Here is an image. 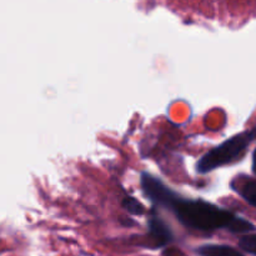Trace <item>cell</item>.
Here are the masks:
<instances>
[{
    "mask_svg": "<svg viewBox=\"0 0 256 256\" xmlns=\"http://www.w3.org/2000/svg\"><path fill=\"white\" fill-rule=\"evenodd\" d=\"M169 210L174 212L176 219L184 226L199 232H210L228 229L232 232L242 234L254 230V225L248 220L200 199H182L178 195L170 204Z\"/></svg>",
    "mask_w": 256,
    "mask_h": 256,
    "instance_id": "6da1fadb",
    "label": "cell"
},
{
    "mask_svg": "<svg viewBox=\"0 0 256 256\" xmlns=\"http://www.w3.org/2000/svg\"><path fill=\"white\" fill-rule=\"evenodd\" d=\"M255 136L256 132H244L225 140L219 146L208 152L198 162L196 172L199 174H206L216 168L236 162L245 154L248 146Z\"/></svg>",
    "mask_w": 256,
    "mask_h": 256,
    "instance_id": "7a4b0ae2",
    "label": "cell"
},
{
    "mask_svg": "<svg viewBox=\"0 0 256 256\" xmlns=\"http://www.w3.org/2000/svg\"><path fill=\"white\" fill-rule=\"evenodd\" d=\"M140 184H142V190L145 196L159 206L169 209L172 200L178 196L176 192H172L162 180L152 176L149 172H142L140 178Z\"/></svg>",
    "mask_w": 256,
    "mask_h": 256,
    "instance_id": "3957f363",
    "label": "cell"
},
{
    "mask_svg": "<svg viewBox=\"0 0 256 256\" xmlns=\"http://www.w3.org/2000/svg\"><path fill=\"white\" fill-rule=\"evenodd\" d=\"M148 229H149L150 240L155 248L165 246L172 240V232L169 225L155 212H152V216L148 222Z\"/></svg>",
    "mask_w": 256,
    "mask_h": 256,
    "instance_id": "277c9868",
    "label": "cell"
},
{
    "mask_svg": "<svg viewBox=\"0 0 256 256\" xmlns=\"http://www.w3.org/2000/svg\"><path fill=\"white\" fill-rule=\"evenodd\" d=\"M198 254L200 256H244L236 249L228 245H202L198 249Z\"/></svg>",
    "mask_w": 256,
    "mask_h": 256,
    "instance_id": "5b68a950",
    "label": "cell"
},
{
    "mask_svg": "<svg viewBox=\"0 0 256 256\" xmlns=\"http://www.w3.org/2000/svg\"><path fill=\"white\" fill-rule=\"evenodd\" d=\"M242 198L252 206H256V180H248L238 189Z\"/></svg>",
    "mask_w": 256,
    "mask_h": 256,
    "instance_id": "8992f818",
    "label": "cell"
},
{
    "mask_svg": "<svg viewBox=\"0 0 256 256\" xmlns=\"http://www.w3.org/2000/svg\"><path fill=\"white\" fill-rule=\"evenodd\" d=\"M122 206L132 215H142L145 212L144 205L139 200L135 199L134 196H130V195H126L122 199Z\"/></svg>",
    "mask_w": 256,
    "mask_h": 256,
    "instance_id": "52a82bcc",
    "label": "cell"
},
{
    "mask_svg": "<svg viewBox=\"0 0 256 256\" xmlns=\"http://www.w3.org/2000/svg\"><path fill=\"white\" fill-rule=\"evenodd\" d=\"M240 248L246 252L256 256V234L244 235L239 242Z\"/></svg>",
    "mask_w": 256,
    "mask_h": 256,
    "instance_id": "ba28073f",
    "label": "cell"
},
{
    "mask_svg": "<svg viewBox=\"0 0 256 256\" xmlns=\"http://www.w3.org/2000/svg\"><path fill=\"white\" fill-rule=\"evenodd\" d=\"M252 169H254V172L256 174V150L254 152V155H252Z\"/></svg>",
    "mask_w": 256,
    "mask_h": 256,
    "instance_id": "9c48e42d",
    "label": "cell"
}]
</instances>
